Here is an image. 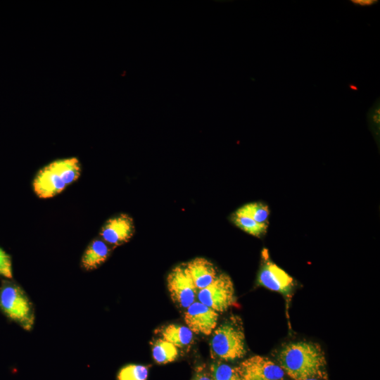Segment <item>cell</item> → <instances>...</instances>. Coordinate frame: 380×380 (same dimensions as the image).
<instances>
[{
  "label": "cell",
  "instance_id": "19",
  "mask_svg": "<svg viewBox=\"0 0 380 380\" xmlns=\"http://www.w3.org/2000/svg\"><path fill=\"white\" fill-rule=\"evenodd\" d=\"M0 276L6 279L13 278L11 256L0 247Z\"/></svg>",
  "mask_w": 380,
  "mask_h": 380
},
{
  "label": "cell",
  "instance_id": "21",
  "mask_svg": "<svg viewBox=\"0 0 380 380\" xmlns=\"http://www.w3.org/2000/svg\"><path fill=\"white\" fill-rule=\"evenodd\" d=\"M350 2L356 6L369 7L374 4H376L379 2V1L378 0H350Z\"/></svg>",
  "mask_w": 380,
  "mask_h": 380
},
{
  "label": "cell",
  "instance_id": "5",
  "mask_svg": "<svg viewBox=\"0 0 380 380\" xmlns=\"http://www.w3.org/2000/svg\"><path fill=\"white\" fill-rule=\"evenodd\" d=\"M199 302L217 312L227 310L235 300L233 282L224 273L217 274L215 279L206 287L198 291Z\"/></svg>",
  "mask_w": 380,
  "mask_h": 380
},
{
  "label": "cell",
  "instance_id": "11",
  "mask_svg": "<svg viewBox=\"0 0 380 380\" xmlns=\"http://www.w3.org/2000/svg\"><path fill=\"white\" fill-rule=\"evenodd\" d=\"M185 266L198 290L208 286L217 276L213 262L204 258H196L185 263Z\"/></svg>",
  "mask_w": 380,
  "mask_h": 380
},
{
  "label": "cell",
  "instance_id": "1",
  "mask_svg": "<svg viewBox=\"0 0 380 380\" xmlns=\"http://www.w3.org/2000/svg\"><path fill=\"white\" fill-rule=\"evenodd\" d=\"M277 360L285 374L293 380L327 379L324 353L317 343H289L279 352Z\"/></svg>",
  "mask_w": 380,
  "mask_h": 380
},
{
  "label": "cell",
  "instance_id": "17",
  "mask_svg": "<svg viewBox=\"0 0 380 380\" xmlns=\"http://www.w3.org/2000/svg\"><path fill=\"white\" fill-rule=\"evenodd\" d=\"M209 372L213 380H241L237 367L222 362L213 363Z\"/></svg>",
  "mask_w": 380,
  "mask_h": 380
},
{
  "label": "cell",
  "instance_id": "10",
  "mask_svg": "<svg viewBox=\"0 0 380 380\" xmlns=\"http://www.w3.org/2000/svg\"><path fill=\"white\" fill-rule=\"evenodd\" d=\"M218 316L214 310L195 301L186 308L184 321L192 332L210 335L216 328Z\"/></svg>",
  "mask_w": 380,
  "mask_h": 380
},
{
  "label": "cell",
  "instance_id": "7",
  "mask_svg": "<svg viewBox=\"0 0 380 380\" xmlns=\"http://www.w3.org/2000/svg\"><path fill=\"white\" fill-rule=\"evenodd\" d=\"M241 380H284L283 369L270 359L254 355L237 367Z\"/></svg>",
  "mask_w": 380,
  "mask_h": 380
},
{
  "label": "cell",
  "instance_id": "9",
  "mask_svg": "<svg viewBox=\"0 0 380 380\" xmlns=\"http://www.w3.org/2000/svg\"><path fill=\"white\" fill-rule=\"evenodd\" d=\"M134 232L132 217L122 213L108 219L101 227L99 234L101 239L115 248L129 241Z\"/></svg>",
  "mask_w": 380,
  "mask_h": 380
},
{
  "label": "cell",
  "instance_id": "8",
  "mask_svg": "<svg viewBox=\"0 0 380 380\" xmlns=\"http://www.w3.org/2000/svg\"><path fill=\"white\" fill-rule=\"evenodd\" d=\"M260 285L274 291L288 293L293 284L291 277L281 268L269 259L266 249L262 251V262L258 274Z\"/></svg>",
  "mask_w": 380,
  "mask_h": 380
},
{
  "label": "cell",
  "instance_id": "6",
  "mask_svg": "<svg viewBox=\"0 0 380 380\" xmlns=\"http://www.w3.org/2000/svg\"><path fill=\"white\" fill-rule=\"evenodd\" d=\"M167 289L173 301L186 309L197 298L196 287L185 264L174 267L167 278Z\"/></svg>",
  "mask_w": 380,
  "mask_h": 380
},
{
  "label": "cell",
  "instance_id": "16",
  "mask_svg": "<svg viewBox=\"0 0 380 380\" xmlns=\"http://www.w3.org/2000/svg\"><path fill=\"white\" fill-rule=\"evenodd\" d=\"M235 213L248 216L258 223L268 224L270 210L267 205L262 203H247L236 210Z\"/></svg>",
  "mask_w": 380,
  "mask_h": 380
},
{
  "label": "cell",
  "instance_id": "2",
  "mask_svg": "<svg viewBox=\"0 0 380 380\" xmlns=\"http://www.w3.org/2000/svg\"><path fill=\"white\" fill-rule=\"evenodd\" d=\"M81 174V165L77 158L54 160L40 169L32 183L35 194L49 198L63 191L75 182Z\"/></svg>",
  "mask_w": 380,
  "mask_h": 380
},
{
  "label": "cell",
  "instance_id": "14",
  "mask_svg": "<svg viewBox=\"0 0 380 380\" xmlns=\"http://www.w3.org/2000/svg\"><path fill=\"white\" fill-rule=\"evenodd\" d=\"M154 360L158 364H166L174 361L178 355L177 348L163 338L158 339L153 347Z\"/></svg>",
  "mask_w": 380,
  "mask_h": 380
},
{
  "label": "cell",
  "instance_id": "20",
  "mask_svg": "<svg viewBox=\"0 0 380 380\" xmlns=\"http://www.w3.org/2000/svg\"><path fill=\"white\" fill-rule=\"evenodd\" d=\"M192 380H213L210 372L203 365L196 367Z\"/></svg>",
  "mask_w": 380,
  "mask_h": 380
},
{
  "label": "cell",
  "instance_id": "13",
  "mask_svg": "<svg viewBox=\"0 0 380 380\" xmlns=\"http://www.w3.org/2000/svg\"><path fill=\"white\" fill-rule=\"evenodd\" d=\"M162 336L177 348H182L191 342L193 332L185 326L169 324L162 331Z\"/></svg>",
  "mask_w": 380,
  "mask_h": 380
},
{
  "label": "cell",
  "instance_id": "4",
  "mask_svg": "<svg viewBox=\"0 0 380 380\" xmlns=\"http://www.w3.org/2000/svg\"><path fill=\"white\" fill-rule=\"evenodd\" d=\"M212 357L227 361L242 358L246 353L245 336L241 326L227 322L215 329L210 341Z\"/></svg>",
  "mask_w": 380,
  "mask_h": 380
},
{
  "label": "cell",
  "instance_id": "15",
  "mask_svg": "<svg viewBox=\"0 0 380 380\" xmlns=\"http://www.w3.org/2000/svg\"><path fill=\"white\" fill-rule=\"evenodd\" d=\"M232 221L241 230L257 237L265 234L267 228V224L258 223L248 216L235 213L232 216Z\"/></svg>",
  "mask_w": 380,
  "mask_h": 380
},
{
  "label": "cell",
  "instance_id": "12",
  "mask_svg": "<svg viewBox=\"0 0 380 380\" xmlns=\"http://www.w3.org/2000/svg\"><path fill=\"white\" fill-rule=\"evenodd\" d=\"M113 248L101 239H94L82 256L81 267L86 271L97 269L106 262Z\"/></svg>",
  "mask_w": 380,
  "mask_h": 380
},
{
  "label": "cell",
  "instance_id": "22",
  "mask_svg": "<svg viewBox=\"0 0 380 380\" xmlns=\"http://www.w3.org/2000/svg\"><path fill=\"white\" fill-rule=\"evenodd\" d=\"M306 380H319V379H306Z\"/></svg>",
  "mask_w": 380,
  "mask_h": 380
},
{
  "label": "cell",
  "instance_id": "3",
  "mask_svg": "<svg viewBox=\"0 0 380 380\" xmlns=\"http://www.w3.org/2000/svg\"><path fill=\"white\" fill-rule=\"evenodd\" d=\"M0 310L26 331L34 324V310L29 297L16 283L3 280L0 286Z\"/></svg>",
  "mask_w": 380,
  "mask_h": 380
},
{
  "label": "cell",
  "instance_id": "18",
  "mask_svg": "<svg viewBox=\"0 0 380 380\" xmlns=\"http://www.w3.org/2000/svg\"><path fill=\"white\" fill-rule=\"evenodd\" d=\"M148 367L141 365H127L119 371L118 380H146Z\"/></svg>",
  "mask_w": 380,
  "mask_h": 380
}]
</instances>
